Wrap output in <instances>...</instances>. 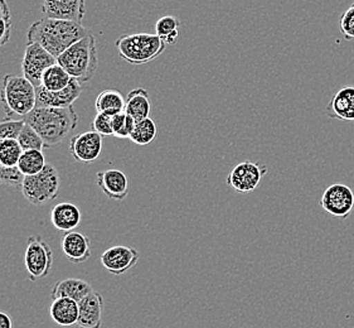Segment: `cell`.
I'll return each instance as SVG.
<instances>
[{"mask_svg": "<svg viewBox=\"0 0 354 328\" xmlns=\"http://www.w3.org/2000/svg\"><path fill=\"white\" fill-rule=\"evenodd\" d=\"M12 35V19H0V47L7 44Z\"/></svg>", "mask_w": 354, "mask_h": 328, "instance_id": "e575fe53", "label": "cell"}, {"mask_svg": "<svg viewBox=\"0 0 354 328\" xmlns=\"http://www.w3.org/2000/svg\"><path fill=\"white\" fill-rule=\"evenodd\" d=\"M24 122L42 138L44 147L50 148L62 143L76 129L78 116L73 107H36L24 118Z\"/></svg>", "mask_w": 354, "mask_h": 328, "instance_id": "7a4b0ae2", "label": "cell"}, {"mask_svg": "<svg viewBox=\"0 0 354 328\" xmlns=\"http://www.w3.org/2000/svg\"><path fill=\"white\" fill-rule=\"evenodd\" d=\"M57 64L62 66L72 79L80 84L91 81L99 66L96 39L93 35L80 39L57 58Z\"/></svg>", "mask_w": 354, "mask_h": 328, "instance_id": "3957f363", "label": "cell"}, {"mask_svg": "<svg viewBox=\"0 0 354 328\" xmlns=\"http://www.w3.org/2000/svg\"><path fill=\"white\" fill-rule=\"evenodd\" d=\"M62 251L72 264H82L91 257L90 239L77 231L67 233L62 239Z\"/></svg>", "mask_w": 354, "mask_h": 328, "instance_id": "ac0fdd59", "label": "cell"}, {"mask_svg": "<svg viewBox=\"0 0 354 328\" xmlns=\"http://www.w3.org/2000/svg\"><path fill=\"white\" fill-rule=\"evenodd\" d=\"M24 264L32 282L50 275L53 266V250L39 236H29L24 253Z\"/></svg>", "mask_w": 354, "mask_h": 328, "instance_id": "52a82bcc", "label": "cell"}, {"mask_svg": "<svg viewBox=\"0 0 354 328\" xmlns=\"http://www.w3.org/2000/svg\"><path fill=\"white\" fill-rule=\"evenodd\" d=\"M96 185L110 200L122 201L129 194V179L119 170H107L96 174Z\"/></svg>", "mask_w": 354, "mask_h": 328, "instance_id": "2e32d148", "label": "cell"}, {"mask_svg": "<svg viewBox=\"0 0 354 328\" xmlns=\"http://www.w3.org/2000/svg\"><path fill=\"white\" fill-rule=\"evenodd\" d=\"M105 300L96 291L78 302L77 328H101Z\"/></svg>", "mask_w": 354, "mask_h": 328, "instance_id": "9a60e30c", "label": "cell"}, {"mask_svg": "<svg viewBox=\"0 0 354 328\" xmlns=\"http://www.w3.org/2000/svg\"><path fill=\"white\" fill-rule=\"evenodd\" d=\"M182 21L177 17L173 15H164L156 24V35L163 39L167 46L176 44L179 37V28Z\"/></svg>", "mask_w": 354, "mask_h": 328, "instance_id": "484cf974", "label": "cell"}, {"mask_svg": "<svg viewBox=\"0 0 354 328\" xmlns=\"http://www.w3.org/2000/svg\"><path fill=\"white\" fill-rule=\"evenodd\" d=\"M36 107H70L82 93L81 84L72 80L70 85L61 91H47L42 86L36 87Z\"/></svg>", "mask_w": 354, "mask_h": 328, "instance_id": "5bb4252c", "label": "cell"}, {"mask_svg": "<svg viewBox=\"0 0 354 328\" xmlns=\"http://www.w3.org/2000/svg\"><path fill=\"white\" fill-rule=\"evenodd\" d=\"M52 321L61 327H71L77 323L78 303L71 298H56L50 306Z\"/></svg>", "mask_w": 354, "mask_h": 328, "instance_id": "44dd1931", "label": "cell"}, {"mask_svg": "<svg viewBox=\"0 0 354 328\" xmlns=\"http://www.w3.org/2000/svg\"><path fill=\"white\" fill-rule=\"evenodd\" d=\"M326 114L342 122H354V86H343L334 93L326 107Z\"/></svg>", "mask_w": 354, "mask_h": 328, "instance_id": "e0dca14e", "label": "cell"}, {"mask_svg": "<svg viewBox=\"0 0 354 328\" xmlns=\"http://www.w3.org/2000/svg\"><path fill=\"white\" fill-rule=\"evenodd\" d=\"M50 222L61 233H71L82 220L81 210L71 202L58 203L50 210Z\"/></svg>", "mask_w": 354, "mask_h": 328, "instance_id": "d6986e66", "label": "cell"}, {"mask_svg": "<svg viewBox=\"0 0 354 328\" xmlns=\"http://www.w3.org/2000/svg\"><path fill=\"white\" fill-rule=\"evenodd\" d=\"M46 164L42 150H24L17 167L24 177H28L42 172Z\"/></svg>", "mask_w": 354, "mask_h": 328, "instance_id": "d4e9b609", "label": "cell"}, {"mask_svg": "<svg viewBox=\"0 0 354 328\" xmlns=\"http://www.w3.org/2000/svg\"><path fill=\"white\" fill-rule=\"evenodd\" d=\"M0 19H12L7 0H0Z\"/></svg>", "mask_w": 354, "mask_h": 328, "instance_id": "d590c367", "label": "cell"}, {"mask_svg": "<svg viewBox=\"0 0 354 328\" xmlns=\"http://www.w3.org/2000/svg\"><path fill=\"white\" fill-rule=\"evenodd\" d=\"M124 111L129 116H131L135 122L148 119L151 113L149 93L142 87L131 90L125 99V110Z\"/></svg>", "mask_w": 354, "mask_h": 328, "instance_id": "7402d4cb", "label": "cell"}, {"mask_svg": "<svg viewBox=\"0 0 354 328\" xmlns=\"http://www.w3.org/2000/svg\"><path fill=\"white\" fill-rule=\"evenodd\" d=\"M111 120H113V136H118L120 139L130 138L131 133L134 131L135 124H136L131 116H129L124 111V113L113 116Z\"/></svg>", "mask_w": 354, "mask_h": 328, "instance_id": "f546056e", "label": "cell"}, {"mask_svg": "<svg viewBox=\"0 0 354 328\" xmlns=\"http://www.w3.org/2000/svg\"><path fill=\"white\" fill-rule=\"evenodd\" d=\"M93 291L91 284L84 279L67 278L55 284L50 292V298L52 300L56 298H71L78 303Z\"/></svg>", "mask_w": 354, "mask_h": 328, "instance_id": "ffe728a7", "label": "cell"}, {"mask_svg": "<svg viewBox=\"0 0 354 328\" xmlns=\"http://www.w3.org/2000/svg\"><path fill=\"white\" fill-rule=\"evenodd\" d=\"M72 78L62 66L56 64L50 67L43 75L41 86L47 91H61L70 85Z\"/></svg>", "mask_w": 354, "mask_h": 328, "instance_id": "cb8c5ba5", "label": "cell"}, {"mask_svg": "<svg viewBox=\"0 0 354 328\" xmlns=\"http://www.w3.org/2000/svg\"><path fill=\"white\" fill-rule=\"evenodd\" d=\"M139 251L134 248L118 245L104 251L101 255V264L111 275L120 277L134 268L139 262Z\"/></svg>", "mask_w": 354, "mask_h": 328, "instance_id": "8fae6325", "label": "cell"}, {"mask_svg": "<svg viewBox=\"0 0 354 328\" xmlns=\"http://www.w3.org/2000/svg\"><path fill=\"white\" fill-rule=\"evenodd\" d=\"M0 328H13L12 317L6 312H0Z\"/></svg>", "mask_w": 354, "mask_h": 328, "instance_id": "8d00e7d4", "label": "cell"}, {"mask_svg": "<svg viewBox=\"0 0 354 328\" xmlns=\"http://www.w3.org/2000/svg\"><path fill=\"white\" fill-rule=\"evenodd\" d=\"M320 206L326 214L346 220L354 208V192L344 183H334L326 187L320 199Z\"/></svg>", "mask_w": 354, "mask_h": 328, "instance_id": "30bf717a", "label": "cell"}, {"mask_svg": "<svg viewBox=\"0 0 354 328\" xmlns=\"http://www.w3.org/2000/svg\"><path fill=\"white\" fill-rule=\"evenodd\" d=\"M268 173V167L260 162L245 161L236 164L227 176V185L239 193L255 191Z\"/></svg>", "mask_w": 354, "mask_h": 328, "instance_id": "ba28073f", "label": "cell"}, {"mask_svg": "<svg viewBox=\"0 0 354 328\" xmlns=\"http://www.w3.org/2000/svg\"><path fill=\"white\" fill-rule=\"evenodd\" d=\"M115 47L120 57L128 64L140 66L150 64L162 56L167 48L163 39L156 35L136 33L116 39Z\"/></svg>", "mask_w": 354, "mask_h": 328, "instance_id": "5b68a950", "label": "cell"}, {"mask_svg": "<svg viewBox=\"0 0 354 328\" xmlns=\"http://www.w3.org/2000/svg\"><path fill=\"white\" fill-rule=\"evenodd\" d=\"M113 116H109L105 114H97L93 120V130L97 134L102 136H113Z\"/></svg>", "mask_w": 354, "mask_h": 328, "instance_id": "d6a6232c", "label": "cell"}, {"mask_svg": "<svg viewBox=\"0 0 354 328\" xmlns=\"http://www.w3.org/2000/svg\"><path fill=\"white\" fill-rule=\"evenodd\" d=\"M156 134H158V128H156V122L151 118H148L140 122H136L134 131L131 133L129 139L136 145L144 147L154 142Z\"/></svg>", "mask_w": 354, "mask_h": 328, "instance_id": "4316f807", "label": "cell"}, {"mask_svg": "<svg viewBox=\"0 0 354 328\" xmlns=\"http://www.w3.org/2000/svg\"><path fill=\"white\" fill-rule=\"evenodd\" d=\"M24 119H12L6 118L0 122V142L18 139L21 134V129L24 127Z\"/></svg>", "mask_w": 354, "mask_h": 328, "instance_id": "4dcf8cb0", "label": "cell"}, {"mask_svg": "<svg viewBox=\"0 0 354 328\" xmlns=\"http://www.w3.org/2000/svg\"><path fill=\"white\" fill-rule=\"evenodd\" d=\"M24 176L21 174L18 167H3L0 165V185H13L21 190Z\"/></svg>", "mask_w": 354, "mask_h": 328, "instance_id": "1f68e13d", "label": "cell"}, {"mask_svg": "<svg viewBox=\"0 0 354 328\" xmlns=\"http://www.w3.org/2000/svg\"><path fill=\"white\" fill-rule=\"evenodd\" d=\"M56 64L57 58L53 57L48 51L44 50L42 46L38 43L28 42L21 60L23 76L38 87L41 86L44 72Z\"/></svg>", "mask_w": 354, "mask_h": 328, "instance_id": "9c48e42d", "label": "cell"}, {"mask_svg": "<svg viewBox=\"0 0 354 328\" xmlns=\"http://www.w3.org/2000/svg\"><path fill=\"white\" fill-rule=\"evenodd\" d=\"M339 28L346 39H354V3L342 15Z\"/></svg>", "mask_w": 354, "mask_h": 328, "instance_id": "836d02e7", "label": "cell"}, {"mask_svg": "<svg viewBox=\"0 0 354 328\" xmlns=\"http://www.w3.org/2000/svg\"><path fill=\"white\" fill-rule=\"evenodd\" d=\"M0 102L7 118L21 116L24 119L36 109V86L24 76L8 73L0 86Z\"/></svg>", "mask_w": 354, "mask_h": 328, "instance_id": "277c9868", "label": "cell"}, {"mask_svg": "<svg viewBox=\"0 0 354 328\" xmlns=\"http://www.w3.org/2000/svg\"><path fill=\"white\" fill-rule=\"evenodd\" d=\"M18 143L21 147L23 152L24 150H42L46 148L43 143L42 138L38 136L35 129L32 128L29 124H24L21 129V134L18 136Z\"/></svg>", "mask_w": 354, "mask_h": 328, "instance_id": "f1b7e54d", "label": "cell"}, {"mask_svg": "<svg viewBox=\"0 0 354 328\" xmlns=\"http://www.w3.org/2000/svg\"><path fill=\"white\" fill-rule=\"evenodd\" d=\"M95 107L97 114H105L109 116L124 113L125 110V99L118 90L107 89L97 95L95 101Z\"/></svg>", "mask_w": 354, "mask_h": 328, "instance_id": "603a6c76", "label": "cell"}, {"mask_svg": "<svg viewBox=\"0 0 354 328\" xmlns=\"http://www.w3.org/2000/svg\"><path fill=\"white\" fill-rule=\"evenodd\" d=\"M88 35H91L90 30L82 23L44 17L29 27L27 38L28 42L38 43L53 57L58 58L72 44Z\"/></svg>", "mask_w": 354, "mask_h": 328, "instance_id": "6da1fadb", "label": "cell"}, {"mask_svg": "<svg viewBox=\"0 0 354 328\" xmlns=\"http://www.w3.org/2000/svg\"><path fill=\"white\" fill-rule=\"evenodd\" d=\"M85 0H43L42 13L46 18L82 23Z\"/></svg>", "mask_w": 354, "mask_h": 328, "instance_id": "4fadbf2b", "label": "cell"}, {"mask_svg": "<svg viewBox=\"0 0 354 328\" xmlns=\"http://www.w3.org/2000/svg\"><path fill=\"white\" fill-rule=\"evenodd\" d=\"M21 153L23 149L18 140L12 139L0 142V165L8 168L17 167L21 159Z\"/></svg>", "mask_w": 354, "mask_h": 328, "instance_id": "83f0119b", "label": "cell"}, {"mask_svg": "<svg viewBox=\"0 0 354 328\" xmlns=\"http://www.w3.org/2000/svg\"><path fill=\"white\" fill-rule=\"evenodd\" d=\"M59 174L52 164H46L44 170L35 176L24 177L21 192L30 205L42 206L56 200L59 194Z\"/></svg>", "mask_w": 354, "mask_h": 328, "instance_id": "8992f818", "label": "cell"}, {"mask_svg": "<svg viewBox=\"0 0 354 328\" xmlns=\"http://www.w3.org/2000/svg\"><path fill=\"white\" fill-rule=\"evenodd\" d=\"M101 152L102 136L93 130L71 138L70 153L73 159L80 163H93L96 159H99Z\"/></svg>", "mask_w": 354, "mask_h": 328, "instance_id": "7c38bea8", "label": "cell"}]
</instances>
